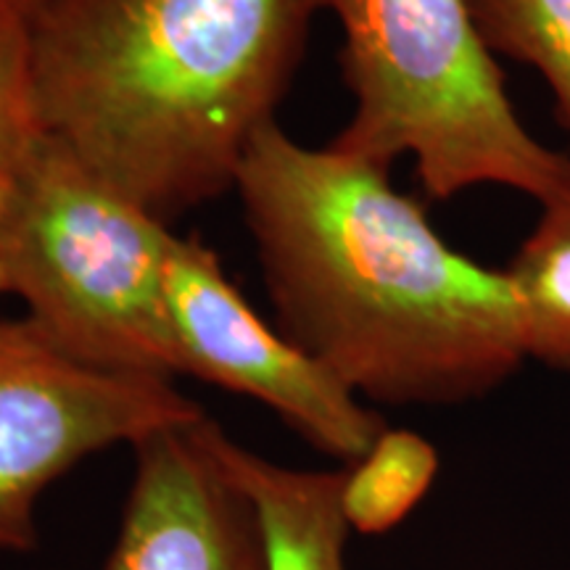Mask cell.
I'll return each instance as SVG.
<instances>
[{
	"label": "cell",
	"mask_w": 570,
	"mask_h": 570,
	"mask_svg": "<svg viewBox=\"0 0 570 570\" xmlns=\"http://www.w3.org/2000/svg\"><path fill=\"white\" fill-rule=\"evenodd\" d=\"M233 190L281 331L362 402H473L529 360L508 273L454 252L386 167L273 122Z\"/></svg>",
	"instance_id": "cell-1"
},
{
	"label": "cell",
	"mask_w": 570,
	"mask_h": 570,
	"mask_svg": "<svg viewBox=\"0 0 570 570\" xmlns=\"http://www.w3.org/2000/svg\"><path fill=\"white\" fill-rule=\"evenodd\" d=\"M309 21L304 0H48L27 21L40 125L173 223L235 188Z\"/></svg>",
	"instance_id": "cell-2"
},
{
	"label": "cell",
	"mask_w": 570,
	"mask_h": 570,
	"mask_svg": "<svg viewBox=\"0 0 570 570\" xmlns=\"http://www.w3.org/2000/svg\"><path fill=\"white\" fill-rule=\"evenodd\" d=\"M344 35L341 71L354 96L327 146L391 167L410 156L425 196L479 185L544 206L570 190V159L533 138L504 88L468 0H304Z\"/></svg>",
	"instance_id": "cell-3"
},
{
	"label": "cell",
	"mask_w": 570,
	"mask_h": 570,
	"mask_svg": "<svg viewBox=\"0 0 570 570\" xmlns=\"http://www.w3.org/2000/svg\"><path fill=\"white\" fill-rule=\"evenodd\" d=\"M173 240L169 223L46 135L0 217L3 294L85 365L175 381Z\"/></svg>",
	"instance_id": "cell-4"
},
{
	"label": "cell",
	"mask_w": 570,
	"mask_h": 570,
	"mask_svg": "<svg viewBox=\"0 0 570 570\" xmlns=\"http://www.w3.org/2000/svg\"><path fill=\"white\" fill-rule=\"evenodd\" d=\"M204 415L173 377L85 365L27 317L0 320V552L38 550L40 499L80 462Z\"/></svg>",
	"instance_id": "cell-5"
},
{
	"label": "cell",
	"mask_w": 570,
	"mask_h": 570,
	"mask_svg": "<svg viewBox=\"0 0 570 570\" xmlns=\"http://www.w3.org/2000/svg\"><path fill=\"white\" fill-rule=\"evenodd\" d=\"M167 312L177 375L265 404L306 444L344 468L386 431L383 417L333 370L256 315L202 240L175 235Z\"/></svg>",
	"instance_id": "cell-6"
},
{
	"label": "cell",
	"mask_w": 570,
	"mask_h": 570,
	"mask_svg": "<svg viewBox=\"0 0 570 570\" xmlns=\"http://www.w3.org/2000/svg\"><path fill=\"white\" fill-rule=\"evenodd\" d=\"M198 423L132 446L130 491L101 570H267L254 504L214 460Z\"/></svg>",
	"instance_id": "cell-7"
},
{
	"label": "cell",
	"mask_w": 570,
	"mask_h": 570,
	"mask_svg": "<svg viewBox=\"0 0 570 570\" xmlns=\"http://www.w3.org/2000/svg\"><path fill=\"white\" fill-rule=\"evenodd\" d=\"M204 444L254 504L267 547V570H348V529L341 512V470H302L235 441L223 425L198 423Z\"/></svg>",
	"instance_id": "cell-8"
},
{
	"label": "cell",
	"mask_w": 570,
	"mask_h": 570,
	"mask_svg": "<svg viewBox=\"0 0 570 570\" xmlns=\"http://www.w3.org/2000/svg\"><path fill=\"white\" fill-rule=\"evenodd\" d=\"M541 209L504 273L518 298L529 360L570 373V190Z\"/></svg>",
	"instance_id": "cell-9"
},
{
	"label": "cell",
	"mask_w": 570,
	"mask_h": 570,
	"mask_svg": "<svg viewBox=\"0 0 570 570\" xmlns=\"http://www.w3.org/2000/svg\"><path fill=\"white\" fill-rule=\"evenodd\" d=\"M439 473V452L407 428H389L360 460L344 468L341 512L348 529L377 537L396 529L423 502Z\"/></svg>",
	"instance_id": "cell-10"
},
{
	"label": "cell",
	"mask_w": 570,
	"mask_h": 570,
	"mask_svg": "<svg viewBox=\"0 0 570 570\" xmlns=\"http://www.w3.org/2000/svg\"><path fill=\"white\" fill-rule=\"evenodd\" d=\"M494 56L529 63L554 96L558 122L570 132V0H468Z\"/></svg>",
	"instance_id": "cell-11"
},
{
	"label": "cell",
	"mask_w": 570,
	"mask_h": 570,
	"mask_svg": "<svg viewBox=\"0 0 570 570\" xmlns=\"http://www.w3.org/2000/svg\"><path fill=\"white\" fill-rule=\"evenodd\" d=\"M46 138L35 106L27 21L0 13V217Z\"/></svg>",
	"instance_id": "cell-12"
},
{
	"label": "cell",
	"mask_w": 570,
	"mask_h": 570,
	"mask_svg": "<svg viewBox=\"0 0 570 570\" xmlns=\"http://www.w3.org/2000/svg\"><path fill=\"white\" fill-rule=\"evenodd\" d=\"M48 0H0V13H9L21 21H30Z\"/></svg>",
	"instance_id": "cell-13"
},
{
	"label": "cell",
	"mask_w": 570,
	"mask_h": 570,
	"mask_svg": "<svg viewBox=\"0 0 570 570\" xmlns=\"http://www.w3.org/2000/svg\"><path fill=\"white\" fill-rule=\"evenodd\" d=\"M0 294H3V277H0Z\"/></svg>",
	"instance_id": "cell-14"
}]
</instances>
